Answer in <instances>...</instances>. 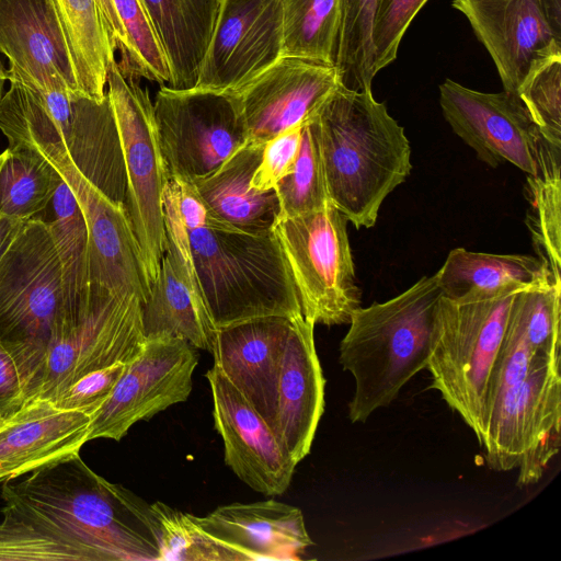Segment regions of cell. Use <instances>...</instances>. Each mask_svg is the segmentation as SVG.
Listing matches in <instances>:
<instances>
[{"instance_id": "6da1fadb", "label": "cell", "mask_w": 561, "mask_h": 561, "mask_svg": "<svg viewBox=\"0 0 561 561\" xmlns=\"http://www.w3.org/2000/svg\"><path fill=\"white\" fill-rule=\"evenodd\" d=\"M309 121L330 202L356 229L373 227L386 197L412 170L403 127L371 90L342 84Z\"/></svg>"}, {"instance_id": "7a4b0ae2", "label": "cell", "mask_w": 561, "mask_h": 561, "mask_svg": "<svg viewBox=\"0 0 561 561\" xmlns=\"http://www.w3.org/2000/svg\"><path fill=\"white\" fill-rule=\"evenodd\" d=\"M442 296L436 274L423 276L383 302L357 308L340 344L339 362L355 380L352 423L388 407L426 368L433 322Z\"/></svg>"}, {"instance_id": "3957f363", "label": "cell", "mask_w": 561, "mask_h": 561, "mask_svg": "<svg viewBox=\"0 0 561 561\" xmlns=\"http://www.w3.org/2000/svg\"><path fill=\"white\" fill-rule=\"evenodd\" d=\"M3 503L75 522L112 561H159L160 528L150 504L94 472L73 454L2 483Z\"/></svg>"}, {"instance_id": "277c9868", "label": "cell", "mask_w": 561, "mask_h": 561, "mask_svg": "<svg viewBox=\"0 0 561 561\" xmlns=\"http://www.w3.org/2000/svg\"><path fill=\"white\" fill-rule=\"evenodd\" d=\"M188 243L201 295L216 328L263 317L302 316L273 230L250 234L198 228L188 231Z\"/></svg>"}, {"instance_id": "5b68a950", "label": "cell", "mask_w": 561, "mask_h": 561, "mask_svg": "<svg viewBox=\"0 0 561 561\" xmlns=\"http://www.w3.org/2000/svg\"><path fill=\"white\" fill-rule=\"evenodd\" d=\"M0 130L8 141L59 144L89 181L110 198L125 203V164L107 92L96 101L73 94L62 80L42 90L10 81L0 98Z\"/></svg>"}, {"instance_id": "8992f818", "label": "cell", "mask_w": 561, "mask_h": 561, "mask_svg": "<svg viewBox=\"0 0 561 561\" xmlns=\"http://www.w3.org/2000/svg\"><path fill=\"white\" fill-rule=\"evenodd\" d=\"M514 285L463 299L440 296L433 322L426 369L430 388L473 431L482 446L490 385L516 295Z\"/></svg>"}, {"instance_id": "52a82bcc", "label": "cell", "mask_w": 561, "mask_h": 561, "mask_svg": "<svg viewBox=\"0 0 561 561\" xmlns=\"http://www.w3.org/2000/svg\"><path fill=\"white\" fill-rule=\"evenodd\" d=\"M61 309V270L53 238L44 221L28 219L0 259V344L16 365L25 404L37 398Z\"/></svg>"}, {"instance_id": "ba28073f", "label": "cell", "mask_w": 561, "mask_h": 561, "mask_svg": "<svg viewBox=\"0 0 561 561\" xmlns=\"http://www.w3.org/2000/svg\"><path fill=\"white\" fill-rule=\"evenodd\" d=\"M138 79L115 60L108 69L106 92L125 164V207L151 286L165 249L163 195L170 178L159 144L152 101Z\"/></svg>"}, {"instance_id": "9c48e42d", "label": "cell", "mask_w": 561, "mask_h": 561, "mask_svg": "<svg viewBox=\"0 0 561 561\" xmlns=\"http://www.w3.org/2000/svg\"><path fill=\"white\" fill-rule=\"evenodd\" d=\"M347 219L332 204L272 227L290 270L302 316L314 324H348L360 307Z\"/></svg>"}, {"instance_id": "30bf717a", "label": "cell", "mask_w": 561, "mask_h": 561, "mask_svg": "<svg viewBox=\"0 0 561 561\" xmlns=\"http://www.w3.org/2000/svg\"><path fill=\"white\" fill-rule=\"evenodd\" d=\"M140 304L136 296L90 288L85 309L51 329L36 400L56 403L84 375L137 357L146 342Z\"/></svg>"}, {"instance_id": "8fae6325", "label": "cell", "mask_w": 561, "mask_h": 561, "mask_svg": "<svg viewBox=\"0 0 561 561\" xmlns=\"http://www.w3.org/2000/svg\"><path fill=\"white\" fill-rule=\"evenodd\" d=\"M560 355L536 356L522 383L488 424L481 447L496 471L518 468L517 484L537 483L560 449Z\"/></svg>"}, {"instance_id": "7c38bea8", "label": "cell", "mask_w": 561, "mask_h": 561, "mask_svg": "<svg viewBox=\"0 0 561 561\" xmlns=\"http://www.w3.org/2000/svg\"><path fill=\"white\" fill-rule=\"evenodd\" d=\"M152 105L169 178L207 176L248 141L228 92L160 85Z\"/></svg>"}, {"instance_id": "4fadbf2b", "label": "cell", "mask_w": 561, "mask_h": 561, "mask_svg": "<svg viewBox=\"0 0 561 561\" xmlns=\"http://www.w3.org/2000/svg\"><path fill=\"white\" fill-rule=\"evenodd\" d=\"M44 156L67 181L83 211L89 231L90 288L119 296H136L145 302L150 282L125 204L105 195L73 163L59 144L23 139Z\"/></svg>"}, {"instance_id": "5bb4252c", "label": "cell", "mask_w": 561, "mask_h": 561, "mask_svg": "<svg viewBox=\"0 0 561 561\" xmlns=\"http://www.w3.org/2000/svg\"><path fill=\"white\" fill-rule=\"evenodd\" d=\"M198 354L178 337L146 340L140 354L126 364L110 397L91 416L89 440H121L139 421H146L187 400Z\"/></svg>"}, {"instance_id": "9a60e30c", "label": "cell", "mask_w": 561, "mask_h": 561, "mask_svg": "<svg viewBox=\"0 0 561 561\" xmlns=\"http://www.w3.org/2000/svg\"><path fill=\"white\" fill-rule=\"evenodd\" d=\"M439 104L453 131L482 162L492 168L511 163L537 175L539 133L518 95L480 92L446 79L439 85Z\"/></svg>"}, {"instance_id": "2e32d148", "label": "cell", "mask_w": 561, "mask_h": 561, "mask_svg": "<svg viewBox=\"0 0 561 561\" xmlns=\"http://www.w3.org/2000/svg\"><path fill=\"white\" fill-rule=\"evenodd\" d=\"M282 55V0H221L194 88L236 91Z\"/></svg>"}, {"instance_id": "e0dca14e", "label": "cell", "mask_w": 561, "mask_h": 561, "mask_svg": "<svg viewBox=\"0 0 561 561\" xmlns=\"http://www.w3.org/2000/svg\"><path fill=\"white\" fill-rule=\"evenodd\" d=\"M334 65L280 56L236 91L249 141L265 144L285 130L307 123L340 87Z\"/></svg>"}, {"instance_id": "ac0fdd59", "label": "cell", "mask_w": 561, "mask_h": 561, "mask_svg": "<svg viewBox=\"0 0 561 561\" xmlns=\"http://www.w3.org/2000/svg\"><path fill=\"white\" fill-rule=\"evenodd\" d=\"M490 54L503 89L518 95L529 76L561 58V33L540 0H453Z\"/></svg>"}, {"instance_id": "d6986e66", "label": "cell", "mask_w": 561, "mask_h": 561, "mask_svg": "<svg viewBox=\"0 0 561 561\" xmlns=\"http://www.w3.org/2000/svg\"><path fill=\"white\" fill-rule=\"evenodd\" d=\"M215 427L226 465L254 491L282 495L298 465L249 400L215 366L207 373Z\"/></svg>"}, {"instance_id": "ffe728a7", "label": "cell", "mask_w": 561, "mask_h": 561, "mask_svg": "<svg viewBox=\"0 0 561 561\" xmlns=\"http://www.w3.org/2000/svg\"><path fill=\"white\" fill-rule=\"evenodd\" d=\"M0 55L8 80L42 90L64 80L76 95V69L53 0H0Z\"/></svg>"}, {"instance_id": "44dd1931", "label": "cell", "mask_w": 561, "mask_h": 561, "mask_svg": "<svg viewBox=\"0 0 561 561\" xmlns=\"http://www.w3.org/2000/svg\"><path fill=\"white\" fill-rule=\"evenodd\" d=\"M314 323L294 318L284 346L271 427L297 463L310 451L324 411L325 379L314 345Z\"/></svg>"}, {"instance_id": "7402d4cb", "label": "cell", "mask_w": 561, "mask_h": 561, "mask_svg": "<svg viewBox=\"0 0 561 561\" xmlns=\"http://www.w3.org/2000/svg\"><path fill=\"white\" fill-rule=\"evenodd\" d=\"M195 519L232 561L299 560L313 545L302 512L275 500L221 505Z\"/></svg>"}, {"instance_id": "603a6c76", "label": "cell", "mask_w": 561, "mask_h": 561, "mask_svg": "<svg viewBox=\"0 0 561 561\" xmlns=\"http://www.w3.org/2000/svg\"><path fill=\"white\" fill-rule=\"evenodd\" d=\"M291 320L285 317H263L217 328L210 352L214 366L270 425Z\"/></svg>"}, {"instance_id": "cb8c5ba5", "label": "cell", "mask_w": 561, "mask_h": 561, "mask_svg": "<svg viewBox=\"0 0 561 561\" xmlns=\"http://www.w3.org/2000/svg\"><path fill=\"white\" fill-rule=\"evenodd\" d=\"M91 416L34 400L0 421V483L80 453L89 442Z\"/></svg>"}, {"instance_id": "d4e9b609", "label": "cell", "mask_w": 561, "mask_h": 561, "mask_svg": "<svg viewBox=\"0 0 561 561\" xmlns=\"http://www.w3.org/2000/svg\"><path fill=\"white\" fill-rule=\"evenodd\" d=\"M263 145L248 140L218 170L190 181L224 230L261 234L277 219L275 191L259 192L250 185Z\"/></svg>"}, {"instance_id": "484cf974", "label": "cell", "mask_w": 561, "mask_h": 561, "mask_svg": "<svg viewBox=\"0 0 561 561\" xmlns=\"http://www.w3.org/2000/svg\"><path fill=\"white\" fill-rule=\"evenodd\" d=\"M171 72L168 87L196 85L221 0H141Z\"/></svg>"}, {"instance_id": "4316f807", "label": "cell", "mask_w": 561, "mask_h": 561, "mask_svg": "<svg viewBox=\"0 0 561 561\" xmlns=\"http://www.w3.org/2000/svg\"><path fill=\"white\" fill-rule=\"evenodd\" d=\"M36 218L46 224L60 263L62 309L58 319H73L89 301V231L76 195L61 175L48 205Z\"/></svg>"}, {"instance_id": "83f0119b", "label": "cell", "mask_w": 561, "mask_h": 561, "mask_svg": "<svg viewBox=\"0 0 561 561\" xmlns=\"http://www.w3.org/2000/svg\"><path fill=\"white\" fill-rule=\"evenodd\" d=\"M140 312L146 340L178 337L195 348L211 352L217 328L204 301L188 287L165 254L149 297L140 304Z\"/></svg>"}, {"instance_id": "f1b7e54d", "label": "cell", "mask_w": 561, "mask_h": 561, "mask_svg": "<svg viewBox=\"0 0 561 561\" xmlns=\"http://www.w3.org/2000/svg\"><path fill=\"white\" fill-rule=\"evenodd\" d=\"M435 274L442 296L450 299L488 295L514 285L534 286L552 278L547 264L535 256L462 248L451 250Z\"/></svg>"}, {"instance_id": "f546056e", "label": "cell", "mask_w": 561, "mask_h": 561, "mask_svg": "<svg viewBox=\"0 0 561 561\" xmlns=\"http://www.w3.org/2000/svg\"><path fill=\"white\" fill-rule=\"evenodd\" d=\"M73 60L79 91L96 101L106 96L115 47L96 0H53Z\"/></svg>"}, {"instance_id": "4dcf8cb0", "label": "cell", "mask_w": 561, "mask_h": 561, "mask_svg": "<svg viewBox=\"0 0 561 561\" xmlns=\"http://www.w3.org/2000/svg\"><path fill=\"white\" fill-rule=\"evenodd\" d=\"M561 148L537 138L535 176L527 175L530 211L527 226L539 259L549 268L553 282L561 283Z\"/></svg>"}, {"instance_id": "1f68e13d", "label": "cell", "mask_w": 561, "mask_h": 561, "mask_svg": "<svg viewBox=\"0 0 561 561\" xmlns=\"http://www.w3.org/2000/svg\"><path fill=\"white\" fill-rule=\"evenodd\" d=\"M59 179L56 168L35 148L9 144L0 153V215L22 221L36 218Z\"/></svg>"}, {"instance_id": "d6a6232c", "label": "cell", "mask_w": 561, "mask_h": 561, "mask_svg": "<svg viewBox=\"0 0 561 561\" xmlns=\"http://www.w3.org/2000/svg\"><path fill=\"white\" fill-rule=\"evenodd\" d=\"M342 7L343 0H282V56L334 65Z\"/></svg>"}, {"instance_id": "836d02e7", "label": "cell", "mask_w": 561, "mask_h": 561, "mask_svg": "<svg viewBox=\"0 0 561 561\" xmlns=\"http://www.w3.org/2000/svg\"><path fill=\"white\" fill-rule=\"evenodd\" d=\"M378 0H343L335 67L341 84L355 91L371 90L373 24Z\"/></svg>"}, {"instance_id": "e575fe53", "label": "cell", "mask_w": 561, "mask_h": 561, "mask_svg": "<svg viewBox=\"0 0 561 561\" xmlns=\"http://www.w3.org/2000/svg\"><path fill=\"white\" fill-rule=\"evenodd\" d=\"M279 211L277 218H289L310 213L331 203L316 130L310 121L305 123L297 160L290 173L274 188Z\"/></svg>"}, {"instance_id": "d590c367", "label": "cell", "mask_w": 561, "mask_h": 561, "mask_svg": "<svg viewBox=\"0 0 561 561\" xmlns=\"http://www.w3.org/2000/svg\"><path fill=\"white\" fill-rule=\"evenodd\" d=\"M511 314L519 323L536 356L560 355L561 283L547 278L520 290L513 301Z\"/></svg>"}, {"instance_id": "8d00e7d4", "label": "cell", "mask_w": 561, "mask_h": 561, "mask_svg": "<svg viewBox=\"0 0 561 561\" xmlns=\"http://www.w3.org/2000/svg\"><path fill=\"white\" fill-rule=\"evenodd\" d=\"M126 33V46L121 53L119 67L136 78L169 85L168 60L141 0H113Z\"/></svg>"}, {"instance_id": "74e56055", "label": "cell", "mask_w": 561, "mask_h": 561, "mask_svg": "<svg viewBox=\"0 0 561 561\" xmlns=\"http://www.w3.org/2000/svg\"><path fill=\"white\" fill-rule=\"evenodd\" d=\"M151 507L160 528L159 561H232L229 552L197 524L195 515L159 501Z\"/></svg>"}, {"instance_id": "f35d334b", "label": "cell", "mask_w": 561, "mask_h": 561, "mask_svg": "<svg viewBox=\"0 0 561 561\" xmlns=\"http://www.w3.org/2000/svg\"><path fill=\"white\" fill-rule=\"evenodd\" d=\"M518 96L540 137L561 148V58L534 71L522 85Z\"/></svg>"}, {"instance_id": "ab89813d", "label": "cell", "mask_w": 561, "mask_h": 561, "mask_svg": "<svg viewBox=\"0 0 561 561\" xmlns=\"http://www.w3.org/2000/svg\"><path fill=\"white\" fill-rule=\"evenodd\" d=\"M427 0H378L373 24V72L396 60L401 39Z\"/></svg>"}, {"instance_id": "60d3db41", "label": "cell", "mask_w": 561, "mask_h": 561, "mask_svg": "<svg viewBox=\"0 0 561 561\" xmlns=\"http://www.w3.org/2000/svg\"><path fill=\"white\" fill-rule=\"evenodd\" d=\"M296 125L267 140L250 181L253 190L274 191L277 183L293 170L298 157L302 127Z\"/></svg>"}, {"instance_id": "b9f144b4", "label": "cell", "mask_w": 561, "mask_h": 561, "mask_svg": "<svg viewBox=\"0 0 561 561\" xmlns=\"http://www.w3.org/2000/svg\"><path fill=\"white\" fill-rule=\"evenodd\" d=\"M125 366V363H116L84 375L71 385L55 404L65 410H79L92 416L110 397Z\"/></svg>"}, {"instance_id": "7bdbcfd3", "label": "cell", "mask_w": 561, "mask_h": 561, "mask_svg": "<svg viewBox=\"0 0 561 561\" xmlns=\"http://www.w3.org/2000/svg\"><path fill=\"white\" fill-rule=\"evenodd\" d=\"M25 404L20 376L11 355L0 344V420H5Z\"/></svg>"}, {"instance_id": "ee69618b", "label": "cell", "mask_w": 561, "mask_h": 561, "mask_svg": "<svg viewBox=\"0 0 561 561\" xmlns=\"http://www.w3.org/2000/svg\"><path fill=\"white\" fill-rule=\"evenodd\" d=\"M96 2L115 50H118L121 54L126 46V33L117 15L113 0H96Z\"/></svg>"}, {"instance_id": "f6af8a7d", "label": "cell", "mask_w": 561, "mask_h": 561, "mask_svg": "<svg viewBox=\"0 0 561 561\" xmlns=\"http://www.w3.org/2000/svg\"><path fill=\"white\" fill-rule=\"evenodd\" d=\"M24 221L0 215V259L18 234Z\"/></svg>"}, {"instance_id": "bcb514c9", "label": "cell", "mask_w": 561, "mask_h": 561, "mask_svg": "<svg viewBox=\"0 0 561 561\" xmlns=\"http://www.w3.org/2000/svg\"><path fill=\"white\" fill-rule=\"evenodd\" d=\"M552 26L561 33V0H540Z\"/></svg>"}, {"instance_id": "7dc6e473", "label": "cell", "mask_w": 561, "mask_h": 561, "mask_svg": "<svg viewBox=\"0 0 561 561\" xmlns=\"http://www.w3.org/2000/svg\"><path fill=\"white\" fill-rule=\"evenodd\" d=\"M5 80H8V69L4 67V65L0 58V98H1V92H2V88H3Z\"/></svg>"}, {"instance_id": "c3c4849f", "label": "cell", "mask_w": 561, "mask_h": 561, "mask_svg": "<svg viewBox=\"0 0 561 561\" xmlns=\"http://www.w3.org/2000/svg\"><path fill=\"white\" fill-rule=\"evenodd\" d=\"M1 421V420H0Z\"/></svg>"}]
</instances>
